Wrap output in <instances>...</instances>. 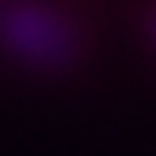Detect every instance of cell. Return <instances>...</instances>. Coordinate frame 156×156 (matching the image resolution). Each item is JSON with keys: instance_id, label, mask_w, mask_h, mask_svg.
Here are the masks:
<instances>
[{"instance_id": "obj_1", "label": "cell", "mask_w": 156, "mask_h": 156, "mask_svg": "<svg viewBox=\"0 0 156 156\" xmlns=\"http://www.w3.org/2000/svg\"><path fill=\"white\" fill-rule=\"evenodd\" d=\"M6 35L10 41L26 51L29 58H58L61 48L67 45L61 23H54L48 13L38 10H16L6 19Z\"/></svg>"}]
</instances>
